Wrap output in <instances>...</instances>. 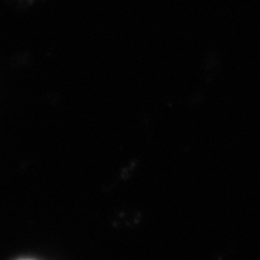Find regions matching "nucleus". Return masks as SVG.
<instances>
[{
  "instance_id": "obj_1",
  "label": "nucleus",
  "mask_w": 260,
  "mask_h": 260,
  "mask_svg": "<svg viewBox=\"0 0 260 260\" xmlns=\"http://www.w3.org/2000/svg\"><path fill=\"white\" fill-rule=\"evenodd\" d=\"M19 260H32V259H19Z\"/></svg>"
}]
</instances>
